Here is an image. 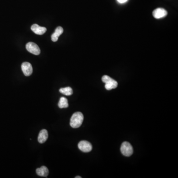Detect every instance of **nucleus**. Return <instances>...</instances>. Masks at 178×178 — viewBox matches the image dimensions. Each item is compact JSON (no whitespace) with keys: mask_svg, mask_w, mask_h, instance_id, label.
Instances as JSON below:
<instances>
[{"mask_svg":"<svg viewBox=\"0 0 178 178\" xmlns=\"http://www.w3.org/2000/svg\"><path fill=\"white\" fill-rule=\"evenodd\" d=\"M102 81L103 83L106 84L105 88L107 90H112L117 87V82L107 75L103 76L102 77Z\"/></svg>","mask_w":178,"mask_h":178,"instance_id":"obj_2","label":"nucleus"},{"mask_svg":"<svg viewBox=\"0 0 178 178\" xmlns=\"http://www.w3.org/2000/svg\"><path fill=\"white\" fill-rule=\"evenodd\" d=\"M31 29L33 32H34L37 35L44 34L47 31L46 28L40 26L39 25L37 24H34L32 25Z\"/></svg>","mask_w":178,"mask_h":178,"instance_id":"obj_8","label":"nucleus"},{"mask_svg":"<svg viewBox=\"0 0 178 178\" xmlns=\"http://www.w3.org/2000/svg\"><path fill=\"white\" fill-rule=\"evenodd\" d=\"M83 120L84 116L81 112H75L70 119V126L73 128H79L82 125Z\"/></svg>","mask_w":178,"mask_h":178,"instance_id":"obj_1","label":"nucleus"},{"mask_svg":"<svg viewBox=\"0 0 178 178\" xmlns=\"http://www.w3.org/2000/svg\"><path fill=\"white\" fill-rule=\"evenodd\" d=\"M26 48L29 53L33 54L35 55H39L41 52L38 46L34 43H28L26 45Z\"/></svg>","mask_w":178,"mask_h":178,"instance_id":"obj_4","label":"nucleus"},{"mask_svg":"<svg viewBox=\"0 0 178 178\" xmlns=\"http://www.w3.org/2000/svg\"><path fill=\"white\" fill-rule=\"evenodd\" d=\"M82 177H80V176H76V177H75V178H81Z\"/></svg>","mask_w":178,"mask_h":178,"instance_id":"obj_15","label":"nucleus"},{"mask_svg":"<svg viewBox=\"0 0 178 178\" xmlns=\"http://www.w3.org/2000/svg\"><path fill=\"white\" fill-rule=\"evenodd\" d=\"M63 32V29L62 27L58 26L55 29V31L51 35V40L53 42H57L58 40V37Z\"/></svg>","mask_w":178,"mask_h":178,"instance_id":"obj_10","label":"nucleus"},{"mask_svg":"<svg viewBox=\"0 0 178 178\" xmlns=\"http://www.w3.org/2000/svg\"><path fill=\"white\" fill-rule=\"evenodd\" d=\"M122 154L125 156H130L133 153V148L129 142L124 141L122 144L120 148Z\"/></svg>","mask_w":178,"mask_h":178,"instance_id":"obj_3","label":"nucleus"},{"mask_svg":"<svg viewBox=\"0 0 178 178\" xmlns=\"http://www.w3.org/2000/svg\"><path fill=\"white\" fill-rule=\"evenodd\" d=\"M36 173L39 176L47 177L49 175V170L46 166H43L36 169Z\"/></svg>","mask_w":178,"mask_h":178,"instance_id":"obj_11","label":"nucleus"},{"mask_svg":"<svg viewBox=\"0 0 178 178\" xmlns=\"http://www.w3.org/2000/svg\"><path fill=\"white\" fill-rule=\"evenodd\" d=\"M78 148L84 152H89L92 150V145L87 141H82L78 144Z\"/></svg>","mask_w":178,"mask_h":178,"instance_id":"obj_5","label":"nucleus"},{"mask_svg":"<svg viewBox=\"0 0 178 178\" xmlns=\"http://www.w3.org/2000/svg\"><path fill=\"white\" fill-rule=\"evenodd\" d=\"M167 12L163 8H157L152 12V15L154 18L160 19L164 17L167 15Z\"/></svg>","mask_w":178,"mask_h":178,"instance_id":"obj_7","label":"nucleus"},{"mask_svg":"<svg viewBox=\"0 0 178 178\" xmlns=\"http://www.w3.org/2000/svg\"><path fill=\"white\" fill-rule=\"evenodd\" d=\"M59 92L61 94L66 96H70L73 94L72 89L69 87L61 88L59 89Z\"/></svg>","mask_w":178,"mask_h":178,"instance_id":"obj_13","label":"nucleus"},{"mask_svg":"<svg viewBox=\"0 0 178 178\" xmlns=\"http://www.w3.org/2000/svg\"><path fill=\"white\" fill-rule=\"evenodd\" d=\"M58 106L60 108H65L68 107L69 105L67 99L65 97H61L59 99Z\"/></svg>","mask_w":178,"mask_h":178,"instance_id":"obj_12","label":"nucleus"},{"mask_svg":"<svg viewBox=\"0 0 178 178\" xmlns=\"http://www.w3.org/2000/svg\"><path fill=\"white\" fill-rule=\"evenodd\" d=\"M48 138V132L46 129H43L40 132L38 141L40 144H43L46 142Z\"/></svg>","mask_w":178,"mask_h":178,"instance_id":"obj_9","label":"nucleus"},{"mask_svg":"<svg viewBox=\"0 0 178 178\" xmlns=\"http://www.w3.org/2000/svg\"><path fill=\"white\" fill-rule=\"evenodd\" d=\"M127 1L128 0H117V1L119 3H121V4L126 3Z\"/></svg>","mask_w":178,"mask_h":178,"instance_id":"obj_14","label":"nucleus"},{"mask_svg":"<svg viewBox=\"0 0 178 178\" xmlns=\"http://www.w3.org/2000/svg\"><path fill=\"white\" fill-rule=\"evenodd\" d=\"M21 69L26 76H29L33 72V68L29 62H24L21 65Z\"/></svg>","mask_w":178,"mask_h":178,"instance_id":"obj_6","label":"nucleus"}]
</instances>
